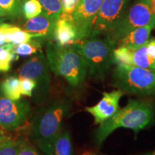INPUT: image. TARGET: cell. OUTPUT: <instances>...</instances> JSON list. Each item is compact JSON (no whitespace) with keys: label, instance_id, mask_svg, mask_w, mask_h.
<instances>
[{"label":"cell","instance_id":"cell-1","mask_svg":"<svg viewBox=\"0 0 155 155\" xmlns=\"http://www.w3.org/2000/svg\"><path fill=\"white\" fill-rule=\"evenodd\" d=\"M154 116V108L152 103L129 100L127 106L120 108L113 116L101 124L95 137L97 147L101 146L108 136L119 128L130 129L138 133L150 124Z\"/></svg>","mask_w":155,"mask_h":155},{"label":"cell","instance_id":"cell-2","mask_svg":"<svg viewBox=\"0 0 155 155\" xmlns=\"http://www.w3.org/2000/svg\"><path fill=\"white\" fill-rule=\"evenodd\" d=\"M71 107L68 100H57L37 115L30 127V137L46 155L53 154L56 138L61 131L64 118Z\"/></svg>","mask_w":155,"mask_h":155},{"label":"cell","instance_id":"cell-3","mask_svg":"<svg viewBox=\"0 0 155 155\" xmlns=\"http://www.w3.org/2000/svg\"><path fill=\"white\" fill-rule=\"evenodd\" d=\"M50 71L64 78L71 86L78 87L88 75V66L85 59L73 46H60L50 42L46 50Z\"/></svg>","mask_w":155,"mask_h":155},{"label":"cell","instance_id":"cell-4","mask_svg":"<svg viewBox=\"0 0 155 155\" xmlns=\"http://www.w3.org/2000/svg\"><path fill=\"white\" fill-rule=\"evenodd\" d=\"M104 36H91L71 45L86 61L90 78L104 79L114 64L113 51L116 45Z\"/></svg>","mask_w":155,"mask_h":155},{"label":"cell","instance_id":"cell-5","mask_svg":"<svg viewBox=\"0 0 155 155\" xmlns=\"http://www.w3.org/2000/svg\"><path fill=\"white\" fill-rule=\"evenodd\" d=\"M113 76L116 86L123 92L140 96L155 95V70L116 65Z\"/></svg>","mask_w":155,"mask_h":155},{"label":"cell","instance_id":"cell-6","mask_svg":"<svg viewBox=\"0 0 155 155\" xmlns=\"http://www.w3.org/2000/svg\"><path fill=\"white\" fill-rule=\"evenodd\" d=\"M150 3V0H137L127 9L124 16L114 30L106 36L116 45L120 39L136 28L146 25H151L154 28L155 22L151 15Z\"/></svg>","mask_w":155,"mask_h":155},{"label":"cell","instance_id":"cell-7","mask_svg":"<svg viewBox=\"0 0 155 155\" xmlns=\"http://www.w3.org/2000/svg\"><path fill=\"white\" fill-rule=\"evenodd\" d=\"M47 58L42 53L32 57L19 68V77L30 78L36 83V100L43 99L49 94L51 84Z\"/></svg>","mask_w":155,"mask_h":155},{"label":"cell","instance_id":"cell-8","mask_svg":"<svg viewBox=\"0 0 155 155\" xmlns=\"http://www.w3.org/2000/svg\"><path fill=\"white\" fill-rule=\"evenodd\" d=\"M131 0H104L95 19L91 36L106 35L127 12Z\"/></svg>","mask_w":155,"mask_h":155},{"label":"cell","instance_id":"cell-9","mask_svg":"<svg viewBox=\"0 0 155 155\" xmlns=\"http://www.w3.org/2000/svg\"><path fill=\"white\" fill-rule=\"evenodd\" d=\"M31 111L27 100H12L0 91V127L7 131L17 130L28 119Z\"/></svg>","mask_w":155,"mask_h":155},{"label":"cell","instance_id":"cell-10","mask_svg":"<svg viewBox=\"0 0 155 155\" xmlns=\"http://www.w3.org/2000/svg\"><path fill=\"white\" fill-rule=\"evenodd\" d=\"M104 0H80L72 14L73 22L78 33V41L90 38Z\"/></svg>","mask_w":155,"mask_h":155},{"label":"cell","instance_id":"cell-11","mask_svg":"<svg viewBox=\"0 0 155 155\" xmlns=\"http://www.w3.org/2000/svg\"><path fill=\"white\" fill-rule=\"evenodd\" d=\"M124 92L121 90H114L111 92H104L100 101L94 106L86 107V111L94 116L96 124L103 122L113 116L119 109V101Z\"/></svg>","mask_w":155,"mask_h":155},{"label":"cell","instance_id":"cell-12","mask_svg":"<svg viewBox=\"0 0 155 155\" xmlns=\"http://www.w3.org/2000/svg\"><path fill=\"white\" fill-rule=\"evenodd\" d=\"M53 38L60 46H71L78 42V33L72 16L61 14L56 21Z\"/></svg>","mask_w":155,"mask_h":155},{"label":"cell","instance_id":"cell-13","mask_svg":"<svg viewBox=\"0 0 155 155\" xmlns=\"http://www.w3.org/2000/svg\"><path fill=\"white\" fill-rule=\"evenodd\" d=\"M55 23L53 19L40 14L28 19L23 25L22 30L30 34L32 38H53Z\"/></svg>","mask_w":155,"mask_h":155},{"label":"cell","instance_id":"cell-14","mask_svg":"<svg viewBox=\"0 0 155 155\" xmlns=\"http://www.w3.org/2000/svg\"><path fill=\"white\" fill-rule=\"evenodd\" d=\"M153 28L151 25L136 28L120 39L116 45L117 47H125L134 50L138 49L150 41L151 32Z\"/></svg>","mask_w":155,"mask_h":155},{"label":"cell","instance_id":"cell-15","mask_svg":"<svg viewBox=\"0 0 155 155\" xmlns=\"http://www.w3.org/2000/svg\"><path fill=\"white\" fill-rule=\"evenodd\" d=\"M5 33L7 43H13L15 45L30 41L32 37L18 27L3 23L0 25Z\"/></svg>","mask_w":155,"mask_h":155},{"label":"cell","instance_id":"cell-16","mask_svg":"<svg viewBox=\"0 0 155 155\" xmlns=\"http://www.w3.org/2000/svg\"><path fill=\"white\" fill-rule=\"evenodd\" d=\"M0 91L12 100L21 99V88L19 78L14 75L7 77L0 83Z\"/></svg>","mask_w":155,"mask_h":155},{"label":"cell","instance_id":"cell-17","mask_svg":"<svg viewBox=\"0 0 155 155\" xmlns=\"http://www.w3.org/2000/svg\"><path fill=\"white\" fill-rule=\"evenodd\" d=\"M131 65L155 70V59L149 55L147 45L137 50H132Z\"/></svg>","mask_w":155,"mask_h":155},{"label":"cell","instance_id":"cell-18","mask_svg":"<svg viewBox=\"0 0 155 155\" xmlns=\"http://www.w3.org/2000/svg\"><path fill=\"white\" fill-rule=\"evenodd\" d=\"M53 155H73V145L69 131H61L56 138Z\"/></svg>","mask_w":155,"mask_h":155},{"label":"cell","instance_id":"cell-19","mask_svg":"<svg viewBox=\"0 0 155 155\" xmlns=\"http://www.w3.org/2000/svg\"><path fill=\"white\" fill-rule=\"evenodd\" d=\"M15 45L6 43L0 47V72L6 73L11 68V64L19 57L15 53Z\"/></svg>","mask_w":155,"mask_h":155},{"label":"cell","instance_id":"cell-20","mask_svg":"<svg viewBox=\"0 0 155 155\" xmlns=\"http://www.w3.org/2000/svg\"><path fill=\"white\" fill-rule=\"evenodd\" d=\"M42 6V14L57 21L62 12L61 0H38Z\"/></svg>","mask_w":155,"mask_h":155},{"label":"cell","instance_id":"cell-21","mask_svg":"<svg viewBox=\"0 0 155 155\" xmlns=\"http://www.w3.org/2000/svg\"><path fill=\"white\" fill-rule=\"evenodd\" d=\"M132 50L125 47H117L113 51V62L116 65H131Z\"/></svg>","mask_w":155,"mask_h":155},{"label":"cell","instance_id":"cell-22","mask_svg":"<svg viewBox=\"0 0 155 155\" xmlns=\"http://www.w3.org/2000/svg\"><path fill=\"white\" fill-rule=\"evenodd\" d=\"M41 48L40 42L35 40H30L28 42L15 45V53L18 56H29L38 53Z\"/></svg>","mask_w":155,"mask_h":155},{"label":"cell","instance_id":"cell-23","mask_svg":"<svg viewBox=\"0 0 155 155\" xmlns=\"http://www.w3.org/2000/svg\"><path fill=\"white\" fill-rule=\"evenodd\" d=\"M24 143L9 137L0 145V155H17Z\"/></svg>","mask_w":155,"mask_h":155},{"label":"cell","instance_id":"cell-24","mask_svg":"<svg viewBox=\"0 0 155 155\" xmlns=\"http://www.w3.org/2000/svg\"><path fill=\"white\" fill-rule=\"evenodd\" d=\"M25 18L30 19L42 14V6L38 0H25L22 5Z\"/></svg>","mask_w":155,"mask_h":155},{"label":"cell","instance_id":"cell-25","mask_svg":"<svg viewBox=\"0 0 155 155\" xmlns=\"http://www.w3.org/2000/svg\"><path fill=\"white\" fill-rule=\"evenodd\" d=\"M0 7L7 15L16 16L22 9V0H0Z\"/></svg>","mask_w":155,"mask_h":155},{"label":"cell","instance_id":"cell-26","mask_svg":"<svg viewBox=\"0 0 155 155\" xmlns=\"http://www.w3.org/2000/svg\"><path fill=\"white\" fill-rule=\"evenodd\" d=\"M19 78L20 81L21 94L23 96L32 97L33 96V91L35 89L36 83L27 78L19 77Z\"/></svg>","mask_w":155,"mask_h":155},{"label":"cell","instance_id":"cell-27","mask_svg":"<svg viewBox=\"0 0 155 155\" xmlns=\"http://www.w3.org/2000/svg\"><path fill=\"white\" fill-rule=\"evenodd\" d=\"M80 0H61L62 5L61 14L72 15Z\"/></svg>","mask_w":155,"mask_h":155},{"label":"cell","instance_id":"cell-28","mask_svg":"<svg viewBox=\"0 0 155 155\" xmlns=\"http://www.w3.org/2000/svg\"><path fill=\"white\" fill-rule=\"evenodd\" d=\"M17 155H40L32 147L29 146L25 143L21 147Z\"/></svg>","mask_w":155,"mask_h":155},{"label":"cell","instance_id":"cell-29","mask_svg":"<svg viewBox=\"0 0 155 155\" xmlns=\"http://www.w3.org/2000/svg\"><path fill=\"white\" fill-rule=\"evenodd\" d=\"M147 48L149 55L155 59V38L148 42L147 44Z\"/></svg>","mask_w":155,"mask_h":155},{"label":"cell","instance_id":"cell-30","mask_svg":"<svg viewBox=\"0 0 155 155\" xmlns=\"http://www.w3.org/2000/svg\"><path fill=\"white\" fill-rule=\"evenodd\" d=\"M7 42V40H6V36L5 33L2 30V28L0 26V47L3 46L4 45H5Z\"/></svg>","mask_w":155,"mask_h":155},{"label":"cell","instance_id":"cell-31","mask_svg":"<svg viewBox=\"0 0 155 155\" xmlns=\"http://www.w3.org/2000/svg\"><path fill=\"white\" fill-rule=\"evenodd\" d=\"M150 9L153 20L155 22V0H150Z\"/></svg>","mask_w":155,"mask_h":155},{"label":"cell","instance_id":"cell-32","mask_svg":"<svg viewBox=\"0 0 155 155\" xmlns=\"http://www.w3.org/2000/svg\"><path fill=\"white\" fill-rule=\"evenodd\" d=\"M9 138V137H7V136H6L5 134L0 135V145L2 144V143L5 142V141L7 140V139H8Z\"/></svg>","mask_w":155,"mask_h":155},{"label":"cell","instance_id":"cell-33","mask_svg":"<svg viewBox=\"0 0 155 155\" xmlns=\"http://www.w3.org/2000/svg\"><path fill=\"white\" fill-rule=\"evenodd\" d=\"M5 16H7V13L5 12V11L4 10V9L2 8L1 7H0V17H5Z\"/></svg>","mask_w":155,"mask_h":155},{"label":"cell","instance_id":"cell-34","mask_svg":"<svg viewBox=\"0 0 155 155\" xmlns=\"http://www.w3.org/2000/svg\"><path fill=\"white\" fill-rule=\"evenodd\" d=\"M83 155H97V154H94V153H93V152H86L83 153Z\"/></svg>","mask_w":155,"mask_h":155},{"label":"cell","instance_id":"cell-35","mask_svg":"<svg viewBox=\"0 0 155 155\" xmlns=\"http://www.w3.org/2000/svg\"><path fill=\"white\" fill-rule=\"evenodd\" d=\"M139 155H155V152H149V153H146V154H139Z\"/></svg>","mask_w":155,"mask_h":155},{"label":"cell","instance_id":"cell-36","mask_svg":"<svg viewBox=\"0 0 155 155\" xmlns=\"http://www.w3.org/2000/svg\"><path fill=\"white\" fill-rule=\"evenodd\" d=\"M5 18H0V25H2L4 22H5Z\"/></svg>","mask_w":155,"mask_h":155},{"label":"cell","instance_id":"cell-37","mask_svg":"<svg viewBox=\"0 0 155 155\" xmlns=\"http://www.w3.org/2000/svg\"><path fill=\"white\" fill-rule=\"evenodd\" d=\"M2 134H4V132L2 129H0V135H2Z\"/></svg>","mask_w":155,"mask_h":155}]
</instances>
